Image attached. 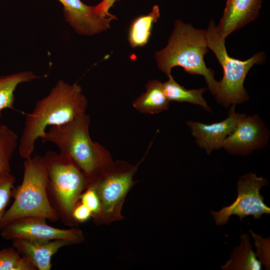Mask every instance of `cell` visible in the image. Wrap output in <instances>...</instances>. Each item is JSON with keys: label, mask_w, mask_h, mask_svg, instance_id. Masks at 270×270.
Masks as SVG:
<instances>
[{"label": "cell", "mask_w": 270, "mask_h": 270, "mask_svg": "<svg viewBox=\"0 0 270 270\" xmlns=\"http://www.w3.org/2000/svg\"><path fill=\"white\" fill-rule=\"evenodd\" d=\"M87 106L88 100L80 85L59 80L49 94L26 114L18 146L20 156L25 160L30 158L36 141L48 127L73 120L85 113Z\"/></svg>", "instance_id": "1"}, {"label": "cell", "mask_w": 270, "mask_h": 270, "mask_svg": "<svg viewBox=\"0 0 270 270\" xmlns=\"http://www.w3.org/2000/svg\"><path fill=\"white\" fill-rule=\"evenodd\" d=\"M90 122L85 112L64 124L50 126L40 138L43 142L55 144L59 152L79 168L88 186L108 172L114 164L110 152L92 140Z\"/></svg>", "instance_id": "2"}, {"label": "cell", "mask_w": 270, "mask_h": 270, "mask_svg": "<svg viewBox=\"0 0 270 270\" xmlns=\"http://www.w3.org/2000/svg\"><path fill=\"white\" fill-rule=\"evenodd\" d=\"M208 51L206 30L196 29L178 20L167 46L156 52L155 57L158 68L168 77L173 68L182 67L188 74L202 76L209 90L214 95L218 82L214 79V70L205 64L204 56Z\"/></svg>", "instance_id": "3"}, {"label": "cell", "mask_w": 270, "mask_h": 270, "mask_svg": "<svg viewBox=\"0 0 270 270\" xmlns=\"http://www.w3.org/2000/svg\"><path fill=\"white\" fill-rule=\"evenodd\" d=\"M48 175L43 156L36 155L24 162L22 183L12 190L14 201L0 222V230L11 222L38 216L51 222L59 220L48 199Z\"/></svg>", "instance_id": "4"}, {"label": "cell", "mask_w": 270, "mask_h": 270, "mask_svg": "<svg viewBox=\"0 0 270 270\" xmlns=\"http://www.w3.org/2000/svg\"><path fill=\"white\" fill-rule=\"evenodd\" d=\"M48 175L47 192L59 220L66 225H76L72 212L88 182L81 170L60 152L47 151L43 156Z\"/></svg>", "instance_id": "5"}, {"label": "cell", "mask_w": 270, "mask_h": 270, "mask_svg": "<svg viewBox=\"0 0 270 270\" xmlns=\"http://www.w3.org/2000/svg\"><path fill=\"white\" fill-rule=\"evenodd\" d=\"M208 47L215 54L224 71L222 80L214 94L217 102L225 107L236 104L248 100L244 88L246 77L255 64L264 61V54L259 52L246 60L230 56L225 46V38L218 32L216 26L211 21L206 30Z\"/></svg>", "instance_id": "6"}, {"label": "cell", "mask_w": 270, "mask_h": 270, "mask_svg": "<svg viewBox=\"0 0 270 270\" xmlns=\"http://www.w3.org/2000/svg\"><path fill=\"white\" fill-rule=\"evenodd\" d=\"M138 166L116 161L108 172L90 185L96 190L101 204L100 214L94 221L96 224H110L123 219L122 209L134 184L133 178Z\"/></svg>", "instance_id": "7"}, {"label": "cell", "mask_w": 270, "mask_h": 270, "mask_svg": "<svg viewBox=\"0 0 270 270\" xmlns=\"http://www.w3.org/2000/svg\"><path fill=\"white\" fill-rule=\"evenodd\" d=\"M265 185H268L266 180L258 177L256 174L250 172L242 176L237 182L238 196L235 200L218 212L210 210L216 224H226L234 215L238 216L242 221L248 216L259 219L264 214H270V208L265 204L260 192L261 188Z\"/></svg>", "instance_id": "8"}, {"label": "cell", "mask_w": 270, "mask_h": 270, "mask_svg": "<svg viewBox=\"0 0 270 270\" xmlns=\"http://www.w3.org/2000/svg\"><path fill=\"white\" fill-rule=\"evenodd\" d=\"M0 236L6 240L22 238L36 242L64 240L72 244L83 242V232L78 228H60L46 223L44 218L24 217L15 220L0 230Z\"/></svg>", "instance_id": "9"}, {"label": "cell", "mask_w": 270, "mask_h": 270, "mask_svg": "<svg viewBox=\"0 0 270 270\" xmlns=\"http://www.w3.org/2000/svg\"><path fill=\"white\" fill-rule=\"evenodd\" d=\"M268 140V130L259 117L243 114L222 147L231 154L245 156L264 147Z\"/></svg>", "instance_id": "10"}, {"label": "cell", "mask_w": 270, "mask_h": 270, "mask_svg": "<svg viewBox=\"0 0 270 270\" xmlns=\"http://www.w3.org/2000/svg\"><path fill=\"white\" fill-rule=\"evenodd\" d=\"M63 6L66 20L78 34L92 36L110 28V23L116 17L104 16L96 10V6L84 4L80 0H58Z\"/></svg>", "instance_id": "11"}, {"label": "cell", "mask_w": 270, "mask_h": 270, "mask_svg": "<svg viewBox=\"0 0 270 270\" xmlns=\"http://www.w3.org/2000/svg\"><path fill=\"white\" fill-rule=\"evenodd\" d=\"M235 105L232 104L228 116L225 120L212 124H204L198 122H187L192 136L200 147L204 148L208 154L214 149L223 146L224 141L234 128L238 120L244 114L235 112Z\"/></svg>", "instance_id": "12"}, {"label": "cell", "mask_w": 270, "mask_h": 270, "mask_svg": "<svg viewBox=\"0 0 270 270\" xmlns=\"http://www.w3.org/2000/svg\"><path fill=\"white\" fill-rule=\"evenodd\" d=\"M262 0H227L223 16L216 28L224 38L255 20Z\"/></svg>", "instance_id": "13"}, {"label": "cell", "mask_w": 270, "mask_h": 270, "mask_svg": "<svg viewBox=\"0 0 270 270\" xmlns=\"http://www.w3.org/2000/svg\"><path fill=\"white\" fill-rule=\"evenodd\" d=\"M12 246L26 258L36 270H50L52 258L62 248L72 244L64 240L36 242L22 238L12 240Z\"/></svg>", "instance_id": "14"}, {"label": "cell", "mask_w": 270, "mask_h": 270, "mask_svg": "<svg viewBox=\"0 0 270 270\" xmlns=\"http://www.w3.org/2000/svg\"><path fill=\"white\" fill-rule=\"evenodd\" d=\"M169 100L165 94L163 83L154 80L146 84V91L136 98L132 103L139 112L156 114L168 110Z\"/></svg>", "instance_id": "15"}, {"label": "cell", "mask_w": 270, "mask_h": 270, "mask_svg": "<svg viewBox=\"0 0 270 270\" xmlns=\"http://www.w3.org/2000/svg\"><path fill=\"white\" fill-rule=\"evenodd\" d=\"M240 242L230 255L226 263L221 266L224 270H260L262 266L253 251L249 236L244 234L240 236Z\"/></svg>", "instance_id": "16"}, {"label": "cell", "mask_w": 270, "mask_h": 270, "mask_svg": "<svg viewBox=\"0 0 270 270\" xmlns=\"http://www.w3.org/2000/svg\"><path fill=\"white\" fill-rule=\"evenodd\" d=\"M160 16V8L158 5H155L150 13L133 20L128 32V40L131 47L144 46L148 43L153 24L158 21Z\"/></svg>", "instance_id": "17"}, {"label": "cell", "mask_w": 270, "mask_h": 270, "mask_svg": "<svg viewBox=\"0 0 270 270\" xmlns=\"http://www.w3.org/2000/svg\"><path fill=\"white\" fill-rule=\"evenodd\" d=\"M40 78L42 76H38L30 71H24L0 76V117L3 110L14 108V92L20 84Z\"/></svg>", "instance_id": "18"}, {"label": "cell", "mask_w": 270, "mask_h": 270, "mask_svg": "<svg viewBox=\"0 0 270 270\" xmlns=\"http://www.w3.org/2000/svg\"><path fill=\"white\" fill-rule=\"evenodd\" d=\"M168 78V80L163 83V87L169 102H187L200 105L206 111H212L202 96L206 88L187 90L178 84L172 74Z\"/></svg>", "instance_id": "19"}, {"label": "cell", "mask_w": 270, "mask_h": 270, "mask_svg": "<svg viewBox=\"0 0 270 270\" xmlns=\"http://www.w3.org/2000/svg\"><path fill=\"white\" fill-rule=\"evenodd\" d=\"M18 141L14 132L6 125H0V173L10 172V160Z\"/></svg>", "instance_id": "20"}, {"label": "cell", "mask_w": 270, "mask_h": 270, "mask_svg": "<svg viewBox=\"0 0 270 270\" xmlns=\"http://www.w3.org/2000/svg\"><path fill=\"white\" fill-rule=\"evenodd\" d=\"M0 270H36V269L12 246L0 250Z\"/></svg>", "instance_id": "21"}, {"label": "cell", "mask_w": 270, "mask_h": 270, "mask_svg": "<svg viewBox=\"0 0 270 270\" xmlns=\"http://www.w3.org/2000/svg\"><path fill=\"white\" fill-rule=\"evenodd\" d=\"M16 182L14 176L10 173H0V222L6 212Z\"/></svg>", "instance_id": "22"}, {"label": "cell", "mask_w": 270, "mask_h": 270, "mask_svg": "<svg viewBox=\"0 0 270 270\" xmlns=\"http://www.w3.org/2000/svg\"><path fill=\"white\" fill-rule=\"evenodd\" d=\"M80 202L90 210L92 213V218L95 221L100 214L101 204L98 194L92 186H88L82 192Z\"/></svg>", "instance_id": "23"}, {"label": "cell", "mask_w": 270, "mask_h": 270, "mask_svg": "<svg viewBox=\"0 0 270 270\" xmlns=\"http://www.w3.org/2000/svg\"><path fill=\"white\" fill-rule=\"evenodd\" d=\"M254 240V246L256 249L255 253L258 260L264 266L266 270L270 268V238H265L249 230Z\"/></svg>", "instance_id": "24"}, {"label": "cell", "mask_w": 270, "mask_h": 270, "mask_svg": "<svg viewBox=\"0 0 270 270\" xmlns=\"http://www.w3.org/2000/svg\"><path fill=\"white\" fill-rule=\"evenodd\" d=\"M72 216L74 221L77 224L90 220L92 218V213L86 205L79 201L74 207Z\"/></svg>", "instance_id": "25"}, {"label": "cell", "mask_w": 270, "mask_h": 270, "mask_svg": "<svg viewBox=\"0 0 270 270\" xmlns=\"http://www.w3.org/2000/svg\"><path fill=\"white\" fill-rule=\"evenodd\" d=\"M120 0H102L96 6V12L101 15L108 16L109 10L112 6L114 4Z\"/></svg>", "instance_id": "26"}]
</instances>
